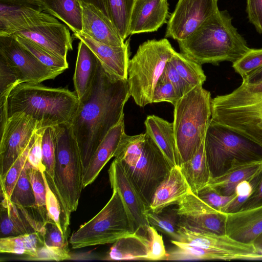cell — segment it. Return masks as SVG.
<instances>
[{
    "label": "cell",
    "instance_id": "obj_41",
    "mask_svg": "<svg viewBox=\"0 0 262 262\" xmlns=\"http://www.w3.org/2000/svg\"><path fill=\"white\" fill-rule=\"evenodd\" d=\"M56 128L50 126L44 129L41 140L42 163L45 167V175L48 183L52 181L55 159Z\"/></svg>",
    "mask_w": 262,
    "mask_h": 262
},
{
    "label": "cell",
    "instance_id": "obj_19",
    "mask_svg": "<svg viewBox=\"0 0 262 262\" xmlns=\"http://www.w3.org/2000/svg\"><path fill=\"white\" fill-rule=\"evenodd\" d=\"M12 35L29 39L65 59L68 51L73 49V39L69 30L60 23H46L29 27Z\"/></svg>",
    "mask_w": 262,
    "mask_h": 262
},
{
    "label": "cell",
    "instance_id": "obj_34",
    "mask_svg": "<svg viewBox=\"0 0 262 262\" xmlns=\"http://www.w3.org/2000/svg\"><path fill=\"white\" fill-rule=\"evenodd\" d=\"M135 0H105L107 16L122 38L129 35V25Z\"/></svg>",
    "mask_w": 262,
    "mask_h": 262
},
{
    "label": "cell",
    "instance_id": "obj_51",
    "mask_svg": "<svg viewBox=\"0 0 262 262\" xmlns=\"http://www.w3.org/2000/svg\"><path fill=\"white\" fill-rule=\"evenodd\" d=\"M19 83L14 71L0 57V97H8L12 89Z\"/></svg>",
    "mask_w": 262,
    "mask_h": 262
},
{
    "label": "cell",
    "instance_id": "obj_25",
    "mask_svg": "<svg viewBox=\"0 0 262 262\" xmlns=\"http://www.w3.org/2000/svg\"><path fill=\"white\" fill-rule=\"evenodd\" d=\"M124 116L113 127L99 145L84 172L83 188L92 184L112 158L114 157L123 134L125 132Z\"/></svg>",
    "mask_w": 262,
    "mask_h": 262
},
{
    "label": "cell",
    "instance_id": "obj_42",
    "mask_svg": "<svg viewBox=\"0 0 262 262\" xmlns=\"http://www.w3.org/2000/svg\"><path fill=\"white\" fill-rule=\"evenodd\" d=\"M261 174L262 169L251 180L244 181L239 184L236 187L234 196L222 208L221 211L229 214L239 211L242 205L256 187Z\"/></svg>",
    "mask_w": 262,
    "mask_h": 262
},
{
    "label": "cell",
    "instance_id": "obj_29",
    "mask_svg": "<svg viewBox=\"0 0 262 262\" xmlns=\"http://www.w3.org/2000/svg\"><path fill=\"white\" fill-rule=\"evenodd\" d=\"M262 169V161L252 162L231 168L220 176L212 178L208 185L224 195L235 193L237 186L250 181Z\"/></svg>",
    "mask_w": 262,
    "mask_h": 262
},
{
    "label": "cell",
    "instance_id": "obj_11",
    "mask_svg": "<svg viewBox=\"0 0 262 262\" xmlns=\"http://www.w3.org/2000/svg\"><path fill=\"white\" fill-rule=\"evenodd\" d=\"M0 57L14 71L20 83L39 84L62 73L41 62L12 35H0Z\"/></svg>",
    "mask_w": 262,
    "mask_h": 262
},
{
    "label": "cell",
    "instance_id": "obj_59",
    "mask_svg": "<svg viewBox=\"0 0 262 262\" xmlns=\"http://www.w3.org/2000/svg\"><path fill=\"white\" fill-rule=\"evenodd\" d=\"M260 260H262V253L260 254Z\"/></svg>",
    "mask_w": 262,
    "mask_h": 262
},
{
    "label": "cell",
    "instance_id": "obj_9",
    "mask_svg": "<svg viewBox=\"0 0 262 262\" xmlns=\"http://www.w3.org/2000/svg\"><path fill=\"white\" fill-rule=\"evenodd\" d=\"M132 223L116 190L105 206L91 220L73 232L70 239L73 249L112 244L133 233Z\"/></svg>",
    "mask_w": 262,
    "mask_h": 262
},
{
    "label": "cell",
    "instance_id": "obj_10",
    "mask_svg": "<svg viewBox=\"0 0 262 262\" xmlns=\"http://www.w3.org/2000/svg\"><path fill=\"white\" fill-rule=\"evenodd\" d=\"M145 133L140 157L134 165L123 167L143 201L150 210L156 190L172 167L155 141Z\"/></svg>",
    "mask_w": 262,
    "mask_h": 262
},
{
    "label": "cell",
    "instance_id": "obj_53",
    "mask_svg": "<svg viewBox=\"0 0 262 262\" xmlns=\"http://www.w3.org/2000/svg\"><path fill=\"white\" fill-rule=\"evenodd\" d=\"M44 130V129H43ZM43 130H37L35 140L29 151L27 161L34 168L45 172L42 163L41 140Z\"/></svg>",
    "mask_w": 262,
    "mask_h": 262
},
{
    "label": "cell",
    "instance_id": "obj_5",
    "mask_svg": "<svg viewBox=\"0 0 262 262\" xmlns=\"http://www.w3.org/2000/svg\"><path fill=\"white\" fill-rule=\"evenodd\" d=\"M211 120L262 146V82L212 99Z\"/></svg>",
    "mask_w": 262,
    "mask_h": 262
},
{
    "label": "cell",
    "instance_id": "obj_7",
    "mask_svg": "<svg viewBox=\"0 0 262 262\" xmlns=\"http://www.w3.org/2000/svg\"><path fill=\"white\" fill-rule=\"evenodd\" d=\"M204 149L212 178L236 166L262 161V146L211 119L204 139Z\"/></svg>",
    "mask_w": 262,
    "mask_h": 262
},
{
    "label": "cell",
    "instance_id": "obj_56",
    "mask_svg": "<svg viewBox=\"0 0 262 262\" xmlns=\"http://www.w3.org/2000/svg\"><path fill=\"white\" fill-rule=\"evenodd\" d=\"M261 82H262V67L243 79L242 83L246 85H254Z\"/></svg>",
    "mask_w": 262,
    "mask_h": 262
},
{
    "label": "cell",
    "instance_id": "obj_31",
    "mask_svg": "<svg viewBox=\"0 0 262 262\" xmlns=\"http://www.w3.org/2000/svg\"><path fill=\"white\" fill-rule=\"evenodd\" d=\"M48 12L62 21L74 33L82 30V8L78 0H41Z\"/></svg>",
    "mask_w": 262,
    "mask_h": 262
},
{
    "label": "cell",
    "instance_id": "obj_26",
    "mask_svg": "<svg viewBox=\"0 0 262 262\" xmlns=\"http://www.w3.org/2000/svg\"><path fill=\"white\" fill-rule=\"evenodd\" d=\"M99 60L92 50L80 40L73 77L75 93L78 100L90 90L97 74Z\"/></svg>",
    "mask_w": 262,
    "mask_h": 262
},
{
    "label": "cell",
    "instance_id": "obj_3",
    "mask_svg": "<svg viewBox=\"0 0 262 262\" xmlns=\"http://www.w3.org/2000/svg\"><path fill=\"white\" fill-rule=\"evenodd\" d=\"M178 42L181 53L201 64L234 63L250 49L228 12L219 10L188 37Z\"/></svg>",
    "mask_w": 262,
    "mask_h": 262
},
{
    "label": "cell",
    "instance_id": "obj_27",
    "mask_svg": "<svg viewBox=\"0 0 262 262\" xmlns=\"http://www.w3.org/2000/svg\"><path fill=\"white\" fill-rule=\"evenodd\" d=\"M146 133L159 146L171 167L180 166L172 123L154 115L144 121Z\"/></svg>",
    "mask_w": 262,
    "mask_h": 262
},
{
    "label": "cell",
    "instance_id": "obj_47",
    "mask_svg": "<svg viewBox=\"0 0 262 262\" xmlns=\"http://www.w3.org/2000/svg\"><path fill=\"white\" fill-rule=\"evenodd\" d=\"M195 195L215 210L221 211L233 198L235 193L229 196L222 195L208 184L199 190Z\"/></svg>",
    "mask_w": 262,
    "mask_h": 262
},
{
    "label": "cell",
    "instance_id": "obj_35",
    "mask_svg": "<svg viewBox=\"0 0 262 262\" xmlns=\"http://www.w3.org/2000/svg\"><path fill=\"white\" fill-rule=\"evenodd\" d=\"M169 61L174 66L181 77L190 86H203L206 76L202 64L193 60L182 53L176 51Z\"/></svg>",
    "mask_w": 262,
    "mask_h": 262
},
{
    "label": "cell",
    "instance_id": "obj_37",
    "mask_svg": "<svg viewBox=\"0 0 262 262\" xmlns=\"http://www.w3.org/2000/svg\"><path fill=\"white\" fill-rule=\"evenodd\" d=\"M149 225L164 234L168 235L172 240L178 241L180 219L176 208L163 212L155 213L149 210L147 214Z\"/></svg>",
    "mask_w": 262,
    "mask_h": 262
},
{
    "label": "cell",
    "instance_id": "obj_4",
    "mask_svg": "<svg viewBox=\"0 0 262 262\" xmlns=\"http://www.w3.org/2000/svg\"><path fill=\"white\" fill-rule=\"evenodd\" d=\"M54 176L50 187L61 208V224L68 235L70 216L78 207L83 185L84 169L80 151L70 123L56 126Z\"/></svg>",
    "mask_w": 262,
    "mask_h": 262
},
{
    "label": "cell",
    "instance_id": "obj_52",
    "mask_svg": "<svg viewBox=\"0 0 262 262\" xmlns=\"http://www.w3.org/2000/svg\"><path fill=\"white\" fill-rule=\"evenodd\" d=\"M68 247H53L44 245L40 247L33 260L61 261L71 258Z\"/></svg>",
    "mask_w": 262,
    "mask_h": 262
},
{
    "label": "cell",
    "instance_id": "obj_50",
    "mask_svg": "<svg viewBox=\"0 0 262 262\" xmlns=\"http://www.w3.org/2000/svg\"><path fill=\"white\" fill-rule=\"evenodd\" d=\"M181 98L170 82L159 79L154 91L152 101V103L167 102L174 106Z\"/></svg>",
    "mask_w": 262,
    "mask_h": 262
},
{
    "label": "cell",
    "instance_id": "obj_36",
    "mask_svg": "<svg viewBox=\"0 0 262 262\" xmlns=\"http://www.w3.org/2000/svg\"><path fill=\"white\" fill-rule=\"evenodd\" d=\"M145 136L146 133L129 136L124 132L115 152V159L124 167L134 165L141 156Z\"/></svg>",
    "mask_w": 262,
    "mask_h": 262
},
{
    "label": "cell",
    "instance_id": "obj_21",
    "mask_svg": "<svg viewBox=\"0 0 262 262\" xmlns=\"http://www.w3.org/2000/svg\"><path fill=\"white\" fill-rule=\"evenodd\" d=\"M167 0H135L129 25V34L156 31L167 23Z\"/></svg>",
    "mask_w": 262,
    "mask_h": 262
},
{
    "label": "cell",
    "instance_id": "obj_24",
    "mask_svg": "<svg viewBox=\"0 0 262 262\" xmlns=\"http://www.w3.org/2000/svg\"><path fill=\"white\" fill-rule=\"evenodd\" d=\"M191 191L180 166L172 167L156 190L150 205V210L155 213L162 211Z\"/></svg>",
    "mask_w": 262,
    "mask_h": 262
},
{
    "label": "cell",
    "instance_id": "obj_55",
    "mask_svg": "<svg viewBox=\"0 0 262 262\" xmlns=\"http://www.w3.org/2000/svg\"><path fill=\"white\" fill-rule=\"evenodd\" d=\"M262 205V174L261 178L251 195L241 207L240 210H244Z\"/></svg>",
    "mask_w": 262,
    "mask_h": 262
},
{
    "label": "cell",
    "instance_id": "obj_46",
    "mask_svg": "<svg viewBox=\"0 0 262 262\" xmlns=\"http://www.w3.org/2000/svg\"><path fill=\"white\" fill-rule=\"evenodd\" d=\"M45 245L53 247H68V236L65 235L54 222L48 220L43 224L41 232Z\"/></svg>",
    "mask_w": 262,
    "mask_h": 262
},
{
    "label": "cell",
    "instance_id": "obj_18",
    "mask_svg": "<svg viewBox=\"0 0 262 262\" xmlns=\"http://www.w3.org/2000/svg\"><path fill=\"white\" fill-rule=\"evenodd\" d=\"M1 238L42 232L45 223L37 208H24L1 194Z\"/></svg>",
    "mask_w": 262,
    "mask_h": 262
},
{
    "label": "cell",
    "instance_id": "obj_39",
    "mask_svg": "<svg viewBox=\"0 0 262 262\" xmlns=\"http://www.w3.org/2000/svg\"><path fill=\"white\" fill-rule=\"evenodd\" d=\"M27 161L10 196L11 201L16 205L24 208H37L34 192L30 183Z\"/></svg>",
    "mask_w": 262,
    "mask_h": 262
},
{
    "label": "cell",
    "instance_id": "obj_17",
    "mask_svg": "<svg viewBox=\"0 0 262 262\" xmlns=\"http://www.w3.org/2000/svg\"><path fill=\"white\" fill-rule=\"evenodd\" d=\"M113 190L118 192L130 220L134 232L149 225L147 214L148 208L127 176L123 166L115 159L108 170Z\"/></svg>",
    "mask_w": 262,
    "mask_h": 262
},
{
    "label": "cell",
    "instance_id": "obj_22",
    "mask_svg": "<svg viewBox=\"0 0 262 262\" xmlns=\"http://www.w3.org/2000/svg\"><path fill=\"white\" fill-rule=\"evenodd\" d=\"M82 8V30L93 39L113 46H122L125 41L109 18L99 9L90 4L80 3Z\"/></svg>",
    "mask_w": 262,
    "mask_h": 262
},
{
    "label": "cell",
    "instance_id": "obj_40",
    "mask_svg": "<svg viewBox=\"0 0 262 262\" xmlns=\"http://www.w3.org/2000/svg\"><path fill=\"white\" fill-rule=\"evenodd\" d=\"M37 130L25 150L11 166L4 179L0 181L1 194L9 200L14 187L27 161L29 151L35 140Z\"/></svg>",
    "mask_w": 262,
    "mask_h": 262
},
{
    "label": "cell",
    "instance_id": "obj_44",
    "mask_svg": "<svg viewBox=\"0 0 262 262\" xmlns=\"http://www.w3.org/2000/svg\"><path fill=\"white\" fill-rule=\"evenodd\" d=\"M232 63L234 71L243 80L262 67V49L250 48L239 59Z\"/></svg>",
    "mask_w": 262,
    "mask_h": 262
},
{
    "label": "cell",
    "instance_id": "obj_57",
    "mask_svg": "<svg viewBox=\"0 0 262 262\" xmlns=\"http://www.w3.org/2000/svg\"><path fill=\"white\" fill-rule=\"evenodd\" d=\"M80 3H85L93 5L101 10L106 16L107 13L105 8V0H78Z\"/></svg>",
    "mask_w": 262,
    "mask_h": 262
},
{
    "label": "cell",
    "instance_id": "obj_12",
    "mask_svg": "<svg viewBox=\"0 0 262 262\" xmlns=\"http://www.w3.org/2000/svg\"><path fill=\"white\" fill-rule=\"evenodd\" d=\"M37 130L36 121L25 113H17L8 118L1 129L0 181L24 152Z\"/></svg>",
    "mask_w": 262,
    "mask_h": 262
},
{
    "label": "cell",
    "instance_id": "obj_1",
    "mask_svg": "<svg viewBox=\"0 0 262 262\" xmlns=\"http://www.w3.org/2000/svg\"><path fill=\"white\" fill-rule=\"evenodd\" d=\"M130 97L127 80L110 74L99 61L93 84L88 93L79 100L70 122L84 172L108 132L124 116V107Z\"/></svg>",
    "mask_w": 262,
    "mask_h": 262
},
{
    "label": "cell",
    "instance_id": "obj_54",
    "mask_svg": "<svg viewBox=\"0 0 262 262\" xmlns=\"http://www.w3.org/2000/svg\"><path fill=\"white\" fill-rule=\"evenodd\" d=\"M246 3L249 21L258 33L262 34V0H246Z\"/></svg>",
    "mask_w": 262,
    "mask_h": 262
},
{
    "label": "cell",
    "instance_id": "obj_38",
    "mask_svg": "<svg viewBox=\"0 0 262 262\" xmlns=\"http://www.w3.org/2000/svg\"><path fill=\"white\" fill-rule=\"evenodd\" d=\"M10 35L13 36L41 62L53 70L62 73L68 68L67 59L55 54L29 39L12 34Z\"/></svg>",
    "mask_w": 262,
    "mask_h": 262
},
{
    "label": "cell",
    "instance_id": "obj_33",
    "mask_svg": "<svg viewBox=\"0 0 262 262\" xmlns=\"http://www.w3.org/2000/svg\"><path fill=\"white\" fill-rule=\"evenodd\" d=\"M176 248L167 253L166 260H234L230 255L219 251L190 245L171 239Z\"/></svg>",
    "mask_w": 262,
    "mask_h": 262
},
{
    "label": "cell",
    "instance_id": "obj_28",
    "mask_svg": "<svg viewBox=\"0 0 262 262\" xmlns=\"http://www.w3.org/2000/svg\"><path fill=\"white\" fill-rule=\"evenodd\" d=\"M145 228L140 229L117 240L111 247L105 259L147 260L148 240L145 233Z\"/></svg>",
    "mask_w": 262,
    "mask_h": 262
},
{
    "label": "cell",
    "instance_id": "obj_45",
    "mask_svg": "<svg viewBox=\"0 0 262 262\" xmlns=\"http://www.w3.org/2000/svg\"><path fill=\"white\" fill-rule=\"evenodd\" d=\"M145 233L148 240V254L147 260H166L167 253L164 244L162 236L154 227L148 225L145 229Z\"/></svg>",
    "mask_w": 262,
    "mask_h": 262
},
{
    "label": "cell",
    "instance_id": "obj_13",
    "mask_svg": "<svg viewBox=\"0 0 262 262\" xmlns=\"http://www.w3.org/2000/svg\"><path fill=\"white\" fill-rule=\"evenodd\" d=\"M41 0H0V35L46 23H58Z\"/></svg>",
    "mask_w": 262,
    "mask_h": 262
},
{
    "label": "cell",
    "instance_id": "obj_16",
    "mask_svg": "<svg viewBox=\"0 0 262 262\" xmlns=\"http://www.w3.org/2000/svg\"><path fill=\"white\" fill-rule=\"evenodd\" d=\"M178 241L190 245L221 251L234 259L259 260V253L252 244L235 241L227 235H220L180 225Z\"/></svg>",
    "mask_w": 262,
    "mask_h": 262
},
{
    "label": "cell",
    "instance_id": "obj_58",
    "mask_svg": "<svg viewBox=\"0 0 262 262\" xmlns=\"http://www.w3.org/2000/svg\"><path fill=\"white\" fill-rule=\"evenodd\" d=\"M252 244L259 253H262V233L254 240Z\"/></svg>",
    "mask_w": 262,
    "mask_h": 262
},
{
    "label": "cell",
    "instance_id": "obj_48",
    "mask_svg": "<svg viewBox=\"0 0 262 262\" xmlns=\"http://www.w3.org/2000/svg\"><path fill=\"white\" fill-rule=\"evenodd\" d=\"M42 172L46 189V206L48 219L54 222L63 232L61 224V208L60 202L56 194L50 187L45 172L42 171Z\"/></svg>",
    "mask_w": 262,
    "mask_h": 262
},
{
    "label": "cell",
    "instance_id": "obj_32",
    "mask_svg": "<svg viewBox=\"0 0 262 262\" xmlns=\"http://www.w3.org/2000/svg\"><path fill=\"white\" fill-rule=\"evenodd\" d=\"M45 245L41 232H34L15 236L1 237L0 252L26 255L31 260Z\"/></svg>",
    "mask_w": 262,
    "mask_h": 262
},
{
    "label": "cell",
    "instance_id": "obj_6",
    "mask_svg": "<svg viewBox=\"0 0 262 262\" xmlns=\"http://www.w3.org/2000/svg\"><path fill=\"white\" fill-rule=\"evenodd\" d=\"M211 100L210 92L196 86L174 105L172 123L180 166L190 159L204 141L211 119Z\"/></svg>",
    "mask_w": 262,
    "mask_h": 262
},
{
    "label": "cell",
    "instance_id": "obj_30",
    "mask_svg": "<svg viewBox=\"0 0 262 262\" xmlns=\"http://www.w3.org/2000/svg\"><path fill=\"white\" fill-rule=\"evenodd\" d=\"M180 166L194 194L208 184L212 177L205 152L204 141L195 154Z\"/></svg>",
    "mask_w": 262,
    "mask_h": 262
},
{
    "label": "cell",
    "instance_id": "obj_43",
    "mask_svg": "<svg viewBox=\"0 0 262 262\" xmlns=\"http://www.w3.org/2000/svg\"><path fill=\"white\" fill-rule=\"evenodd\" d=\"M28 171L35 196L36 206L46 222L49 219L46 206V189L42 172L33 167L30 164Z\"/></svg>",
    "mask_w": 262,
    "mask_h": 262
},
{
    "label": "cell",
    "instance_id": "obj_15",
    "mask_svg": "<svg viewBox=\"0 0 262 262\" xmlns=\"http://www.w3.org/2000/svg\"><path fill=\"white\" fill-rule=\"evenodd\" d=\"M180 225L220 235L226 234L227 213L215 210L191 191L177 204Z\"/></svg>",
    "mask_w": 262,
    "mask_h": 262
},
{
    "label": "cell",
    "instance_id": "obj_23",
    "mask_svg": "<svg viewBox=\"0 0 262 262\" xmlns=\"http://www.w3.org/2000/svg\"><path fill=\"white\" fill-rule=\"evenodd\" d=\"M262 233V205L227 214L226 234L241 243L253 244Z\"/></svg>",
    "mask_w": 262,
    "mask_h": 262
},
{
    "label": "cell",
    "instance_id": "obj_20",
    "mask_svg": "<svg viewBox=\"0 0 262 262\" xmlns=\"http://www.w3.org/2000/svg\"><path fill=\"white\" fill-rule=\"evenodd\" d=\"M74 36L92 50L106 71L119 78L127 80L130 55L129 39L122 46H113L98 41L82 32L74 33Z\"/></svg>",
    "mask_w": 262,
    "mask_h": 262
},
{
    "label": "cell",
    "instance_id": "obj_8",
    "mask_svg": "<svg viewBox=\"0 0 262 262\" xmlns=\"http://www.w3.org/2000/svg\"><path fill=\"white\" fill-rule=\"evenodd\" d=\"M176 51L166 38L148 40L140 45L128 66L130 96L140 107L152 103L155 86Z\"/></svg>",
    "mask_w": 262,
    "mask_h": 262
},
{
    "label": "cell",
    "instance_id": "obj_14",
    "mask_svg": "<svg viewBox=\"0 0 262 262\" xmlns=\"http://www.w3.org/2000/svg\"><path fill=\"white\" fill-rule=\"evenodd\" d=\"M218 0H178L167 22L166 37L186 39L218 10Z\"/></svg>",
    "mask_w": 262,
    "mask_h": 262
},
{
    "label": "cell",
    "instance_id": "obj_49",
    "mask_svg": "<svg viewBox=\"0 0 262 262\" xmlns=\"http://www.w3.org/2000/svg\"><path fill=\"white\" fill-rule=\"evenodd\" d=\"M159 79L170 82L181 97L193 88L181 77L169 60L167 62Z\"/></svg>",
    "mask_w": 262,
    "mask_h": 262
},
{
    "label": "cell",
    "instance_id": "obj_2",
    "mask_svg": "<svg viewBox=\"0 0 262 262\" xmlns=\"http://www.w3.org/2000/svg\"><path fill=\"white\" fill-rule=\"evenodd\" d=\"M75 92L40 83H20L10 92L7 102L8 118L25 113L37 122V130L70 123L78 107Z\"/></svg>",
    "mask_w": 262,
    "mask_h": 262
}]
</instances>
